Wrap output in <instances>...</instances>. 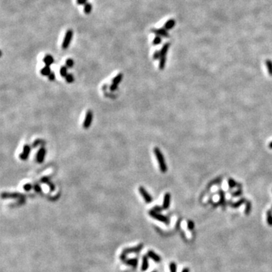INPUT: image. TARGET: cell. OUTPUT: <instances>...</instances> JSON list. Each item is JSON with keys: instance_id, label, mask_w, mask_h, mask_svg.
I'll use <instances>...</instances> for the list:
<instances>
[{"instance_id": "obj_1", "label": "cell", "mask_w": 272, "mask_h": 272, "mask_svg": "<svg viewBox=\"0 0 272 272\" xmlns=\"http://www.w3.org/2000/svg\"><path fill=\"white\" fill-rule=\"evenodd\" d=\"M154 153L158 161V164H159V168H160V172L163 173H166L167 170H168V168H167V166H166L163 154H162V152L160 150V148H157V147L154 148Z\"/></svg>"}, {"instance_id": "obj_2", "label": "cell", "mask_w": 272, "mask_h": 272, "mask_svg": "<svg viewBox=\"0 0 272 272\" xmlns=\"http://www.w3.org/2000/svg\"><path fill=\"white\" fill-rule=\"evenodd\" d=\"M171 44L170 42H166L163 45L161 50H160V63H159V68L160 70L163 71L164 70L165 66H166V54L168 52V50L170 47Z\"/></svg>"}, {"instance_id": "obj_3", "label": "cell", "mask_w": 272, "mask_h": 272, "mask_svg": "<svg viewBox=\"0 0 272 272\" xmlns=\"http://www.w3.org/2000/svg\"><path fill=\"white\" fill-rule=\"evenodd\" d=\"M144 245L142 243L141 244H138V245L135 246H133V247H129V248H126L123 250L122 252V254L120 255V260L123 262H125V261L127 259V255L128 254L130 253H139L141 251L142 248H143Z\"/></svg>"}, {"instance_id": "obj_4", "label": "cell", "mask_w": 272, "mask_h": 272, "mask_svg": "<svg viewBox=\"0 0 272 272\" xmlns=\"http://www.w3.org/2000/svg\"><path fill=\"white\" fill-rule=\"evenodd\" d=\"M149 215L150 217H152L154 219H156V220L159 221V222H161L164 223L166 224H169L170 222V220H169V218L167 216L160 214V212H155L154 210H150Z\"/></svg>"}, {"instance_id": "obj_5", "label": "cell", "mask_w": 272, "mask_h": 272, "mask_svg": "<svg viewBox=\"0 0 272 272\" xmlns=\"http://www.w3.org/2000/svg\"><path fill=\"white\" fill-rule=\"evenodd\" d=\"M73 32L72 30L69 29L68 30H66V33H65L64 38V40H63L62 45H61V47L64 50H66V48H68L69 46H70V44H71V42L72 40V38H73Z\"/></svg>"}, {"instance_id": "obj_6", "label": "cell", "mask_w": 272, "mask_h": 272, "mask_svg": "<svg viewBox=\"0 0 272 272\" xmlns=\"http://www.w3.org/2000/svg\"><path fill=\"white\" fill-rule=\"evenodd\" d=\"M92 120H93V113L91 110H88L85 114V119L83 121V127L85 129H88L91 126V123H92Z\"/></svg>"}, {"instance_id": "obj_7", "label": "cell", "mask_w": 272, "mask_h": 272, "mask_svg": "<svg viewBox=\"0 0 272 272\" xmlns=\"http://www.w3.org/2000/svg\"><path fill=\"white\" fill-rule=\"evenodd\" d=\"M138 191H139L140 194H141V197H143L144 200L145 201V203H150L153 201V197H152V196L148 193V191H147L144 187H142V186L139 187V188H138Z\"/></svg>"}, {"instance_id": "obj_8", "label": "cell", "mask_w": 272, "mask_h": 272, "mask_svg": "<svg viewBox=\"0 0 272 272\" xmlns=\"http://www.w3.org/2000/svg\"><path fill=\"white\" fill-rule=\"evenodd\" d=\"M46 154V149L44 147H41L37 151L36 156V160L38 163H42L44 162L45 157Z\"/></svg>"}, {"instance_id": "obj_9", "label": "cell", "mask_w": 272, "mask_h": 272, "mask_svg": "<svg viewBox=\"0 0 272 272\" xmlns=\"http://www.w3.org/2000/svg\"><path fill=\"white\" fill-rule=\"evenodd\" d=\"M30 151H31V147L29 145V144H24L23 148V151L20 154V158H21V160H27L28 159L30 156Z\"/></svg>"}, {"instance_id": "obj_10", "label": "cell", "mask_w": 272, "mask_h": 272, "mask_svg": "<svg viewBox=\"0 0 272 272\" xmlns=\"http://www.w3.org/2000/svg\"><path fill=\"white\" fill-rule=\"evenodd\" d=\"M150 31L152 33H154V34H156V36H162V37L164 38H169L170 36L169 34V33L167 32L166 29H165L164 27H163V28H159V29H151L150 30Z\"/></svg>"}, {"instance_id": "obj_11", "label": "cell", "mask_w": 272, "mask_h": 272, "mask_svg": "<svg viewBox=\"0 0 272 272\" xmlns=\"http://www.w3.org/2000/svg\"><path fill=\"white\" fill-rule=\"evenodd\" d=\"M171 203V194L169 193H165L164 197H163V209L164 210H168L169 206H170Z\"/></svg>"}, {"instance_id": "obj_12", "label": "cell", "mask_w": 272, "mask_h": 272, "mask_svg": "<svg viewBox=\"0 0 272 272\" xmlns=\"http://www.w3.org/2000/svg\"><path fill=\"white\" fill-rule=\"evenodd\" d=\"M41 182L48 185V187H49L50 191H51V192H53V191H54V190H55V186H54V184L52 182L51 179H50V178H48V177L45 176V177H43V178H42Z\"/></svg>"}, {"instance_id": "obj_13", "label": "cell", "mask_w": 272, "mask_h": 272, "mask_svg": "<svg viewBox=\"0 0 272 272\" xmlns=\"http://www.w3.org/2000/svg\"><path fill=\"white\" fill-rule=\"evenodd\" d=\"M22 198L24 197V195H22L20 193H2V199H6V198Z\"/></svg>"}, {"instance_id": "obj_14", "label": "cell", "mask_w": 272, "mask_h": 272, "mask_svg": "<svg viewBox=\"0 0 272 272\" xmlns=\"http://www.w3.org/2000/svg\"><path fill=\"white\" fill-rule=\"evenodd\" d=\"M148 256L151 259L154 260V262H156V263H160L161 262V257L153 250H149L148 252Z\"/></svg>"}, {"instance_id": "obj_15", "label": "cell", "mask_w": 272, "mask_h": 272, "mask_svg": "<svg viewBox=\"0 0 272 272\" xmlns=\"http://www.w3.org/2000/svg\"><path fill=\"white\" fill-rule=\"evenodd\" d=\"M218 194L220 197V200H219V204L222 206L223 210H225L226 208V199H225V193L222 190L218 191Z\"/></svg>"}, {"instance_id": "obj_16", "label": "cell", "mask_w": 272, "mask_h": 272, "mask_svg": "<svg viewBox=\"0 0 272 272\" xmlns=\"http://www.w3.org/2000/svg\"><path fill=\"white\" fill-rule=\"evenodd\" d=\"M246 202V198L243 197L240 198L238 201L235 202V203L229 202V205H230V206H231V208H233V209H237V208H239L240 206H242L243 203H245Z\"/></svg>"}, {"instance_id": "obj_17", "label": "cell", "mask_w": 272, "mask_h": 272, "mask_svg": "<svg viewBox=\"0 0 272 272\" xmlns=\"http://www.w3.org/2000/svg\"><path fill=\"white\" fill-rule=\"evenodd\" d=\"M149 268V262H148V256H144L142 258V264H141V271H146Z\"/></svg>"}, {"instance_id": "obj_18", "label": "cell", "mask_w": 272, "mask_h": 272, "mask_svg": "<svg viewBox=\"0 0 272 272\" xmlns=\"http://www.w3.org/2000/svg\"><path fill=\"white\" fill-rule=\"evenodd\" d=\"M125 264L130 265L133 268H136L138 264V261L137 258H132V259H127L124 262Z\"/></svg>"}, {"instance_id": "obj_19", "label": "cell", "mask_w": 272, "mask_h": 272, "mask_svg": "<svg viewBox=\"0 0 272 272\" xmlns=\"http://www.w3.org/2000/svg\"><path fill=\"white\" fill-rule=\"evenodd\" d=\"M43 62L46 64V66H50V65H52L54 63V58L52 55H50V54H47V55L44 57Z\"/></svg>"}, {"instance_id": "obj_20", "label": "cell", "mask_w": 272, "mask_h": 272, "mask_svg": "<svg viewBox=\"0 0 272 272\" xmlns=\"http://www.w3.org/2000/svg\"><path fill=\"white\" fill-rule=\"evenodd\" d=\"M175 21L174 19H169L164 24V28L166 30H169L173 29L175 27Z\"/></svg>"}, {"instance_id": "obj_21", "label": "cell", "mask_w": 272, "mask_h": 272, "mask_svg": "<svg viewBox=\"0 0 272 272\" xmlns=\"http://www.w3.org/2000/svg\"><path fill=\"white\" fill-rule=\"evenodd\" d=\"M123 73H119V74L116 75V77H115L114 78L112 79V83H114V84H116V85H118L119 83H120V82L123 80Z\"/></svg>"}, {"instance_id": "obj_22", "label": "cell", "mask_w": 272, "mask_h": 272, "mask_svg": "<svg viewBox=\"0 0 272 272\" xmlns=\"http://www.w3.org/2000/svg\"><path fill=\"white\" fill-rule=\"evenodd\" d=\"M40 73L42 76H46V77H48V75L50 73H52V71H51V68H50L49 66H45L42 69H41V71H40Z\"/></svg>"}, {"instance_id": "obj_23", "label": "cell", "mask_w": 272, "mask_h": 272, "mask_svg": "<svg viewBox=\"0 0 272 272\" xmlns=\"http://www.w3.org/2000/svg\"><path fill=\"white\" fill-rule=\"evenodd\" d=\"M91 10H92V5L91 3H85L84 5V8H83V11H84V13L86 14V15H89L90 13H91Z\"/></svg>"}, {"instance_id": "obj_24", "label": "cell", "mask_w": 272, "mask_h": 272, "mask_svg": "<svg viewBox=\"0 0 272 272\" xmlns=\"http://www.w3.org/2000/svg\"><path fill=\"white\" fill-rule=\"evenodd\" d=\"M266 218H267V223H268V225L272 227V210H269L267 211Z\"/></svg>"}, {"instance_id": "obj_25", "label": "cell", "mask_w": 272, "mask_h": 272, "mask_svg": "<svg viewBox=\"0 0 272 272\" xmlns=\"http://www.w3.org/2000/svg\"><path fill=\"white\" fill-rule=\"evenodd\" d=\"M265 64L268 69V73L270 76H272V60L270 59H267L265 60Z\"/></svg>"}, {"instance_id": "obj_26", "label": "cell", "mask_w": 272, "mask_h": 272, "mask_svg": "<svg viewBox=\"0 0 272 272\" xmlns=\"http://www.w3.org/2000/svg\"><path fill=\"white\" fill-rule=\"evenodd\" d=\"M228 184L229 188H231V189H232L234 187H237V186L239 185V184H237V181L234 180L233 179H231V178L228 179Z\"/></svg>"}, {"instance_id": "obj_27", "label": "cell", "mask_w": 272, "mask_h": 272, "mask_svg": "<svg viewBox=\"0 0 272 272\" xmlns=\"http://www.w3.org/2000/svg\"><path fill=\"white\" fill-rule=\"evenodd\" d=\"M252 210V203L251 202L248 200V201L246 202V207H245V214L246 216L250 214V212H251Z\"/></svg>"}, {"instance_id": "obj_28", "label": "cell", "mask_w": 272, "mask_h": 272, "mask_svg": "<svg viewBox=\"0 0 272 272\" xmlns=\"http://www.w3.org/2000/svg\"><path fill=\"white\" fill-rule=\"evenodd\" d=\"M59 73L62 77H66V75L68 74L67 73V67L66 66H62L60 68V71H59Z\"/></svg>"}, {"instance_id": "obj_29", "label": "cell", "mask_w": 272, "mask_h": 272, "mask_svg": "<svg viewBox=\"0 0 272 272\" xmlns=\"http://www.w3.org/2000/svg\"><path fill=\"white\" fill-rule=\"evenodd\" d=\"M221 181H222V177H218V178H217V179H214V180H212V181H210V182L209 183V185H208V187H211V186H212V185H214L220 184Z\"/></svg>"}, {"instance_id": "obj_30", "label": "cell", "mask_w": 272, "mask_h": 272, "mask_svg": "<svg viewBox=\"0 0 272 272\" xmlns=\"http://www.w3.org/2000/svg\"><path fill=\"white\" fill-rule=\"evenodd\" d=\"M73 65H74V61H73V59H71V58L66 59V61H65V66H66L67 68H72Z\"/></svg>"}, {"instance_id": "obj_31", "label": "cell", "mask_w": 272, "mask_h": 272, "mask_svg": "<svg viewBox=\"0 0 272 272\" xmlns=\"http://www.w3.org/2000/svg\"><path fill=\"white\" fill-rule=\"evenodd\" d=\"M161 42H162V38H161V36H156L154 40H153V45L154 46H158Z\"/></svg>"}, {"instance_id": "obj_32", "label": "cell", "mask_w": 272, "mask_h": 272, "mask_svg": "<svg viewBox=\"0 0 272 272\" xmlns=\"http://www.w3.org/2000/svg\"><path fill=\"white\" fill-rule=\"evenodd\" d=\"M45 144V141H42V139H40V138H39V139H36L35 141H34V142H33V148H36V147H38V146H40V145L42 146V144Z\"/></svg>"}, {"instance_id": "obj_33", "label": "cell", "mask_w": 272, "mask_h": 272, "mask_svg": "<svg viewBox=\"0 0 272 272\" xmlns=\"http://www.w3.org/2000/svg\"><path fill=\"white\" fill-rule=\"evenodd\" d=\"M65 80H66V83H72L74 82V77H73V74H71V73H68V74L66 75V77H65Z\"/></svg>"}, {"instance_id": "obj_34", "label": "cell", "mask_w": 272, "mask_h": 272, "mask_svg": "<svg viewBox=\"0 0 272 272\" xmlns=\"http://www.w3.org/2000/svg\"><path fill=\"white\" fill-rule=\"evenodd\" d=\"M242 194H243V190L241 189V188H239L237 191L233 192V193H231V196H232L233 197H240V196H241Z\"/></svg>"}, {"instance_id": "obj_35", "label": "cell", "mask_w": 272, "mask_h": 272, "mask_svg": "<svg viewBox=\"0 0 272 272\" xmlns=\"http://www.w3.org/2000/svg\"><path fill=\"white\" fill-rule=\"evenodd\" d=\"M23 188L25 191H27V192H29L30 190H32L33 188V186L31 185V184H30V183H27V184H25L23 186Z\"/></svg>"}, {"instance_id": "obj_36", "label": "cell", "mask_w": 272, "mask_h": 272, "mask_svg": "<svg viewBox=\"0 0 272 272\" xmlns=\"http://www.w3.org/2000/svg\"><path fill=\"white\" fill-rule=\"evenodd\" d=\"M169 270L170 272H177V265L175 262H171L169 264Z\"/></svg>"}, {"instance_id": "obj_37", "label": "cell", "mask_w": 272, "mask_h": 272, "mask_svg": "<svg viewBox=\"0 0 272 272\" xmlns=\"http://www.w3.org/2000/svg\"><path fill=\"white\" fill-rule=\"evenodd\" d=\"M194 223L193 222H192L191 220H188L187 221V228L189 229L190 231H193V229H194Z\"/></svg>"}, {"instance_id": "obj_38", "label": "cell", "mask_w": 272, "mask_h": 272, "mask_svg": "<svg viewBox=\"0 0 272 272\" xmlns=\"http://www.w3.org/2000/svg\"><path fill=\"white\" fill-rule=\"evenodd\" d=\"M160 51H155V52L154 53V55H153V59L154 60H157V59H160Z\"/></svg>"}, {"instance_id": "obj_39", "label": "cell", "mask_w": 272, "mask_h": 272, "mask_svg": "<svg viewBox=\"0 0 272 272\" xmlns=\"http://www.w3.org/2000/svg\"><path fill=\"white\" fill-rule=\"evenodd\" d=\"M33 189H34V191H35L36 193H40L42 191V188L39 184H35V185H33Z\"/></svg>"}, {"instance_id": "obj_40", "label": "cell", "mask_w": 272, "mask_h": 272, "mask_svg": "<svg viewBox=\"0 0 272 272\" xmlns=\"http://www.w3.org/2000/svg\"><path fill=\"white\" fill-rule=\"evenodd\" d=\"M163 210V207H161V206H155L154 208H153V210H154V211H155V212H162Z\"/></svg>"}, {"instance_id": "obj_41", "label": "cell", "mask_w": 272, "mask_h": 272, "mask_svg": "<svg viewBox=\"0 0 272 272\" xmlns=\"http://www.w3.org/2000/svg\"><path fill=\"white\" fill-rule=\"evenodd\" d=\"M117 89H118V85H116V84H114V83H112V84L110 85V91H116V90Z\"/></svg>"}, {"instance_id": "obj_42", "label": "cell", "mask_w": 272, "mask_h": 272, "mask_svg": "<svg viewBox=\"0 0 272 272\" xmlns=\"http://www.w3.org/2000/svg\"><path fill=\"white\" fill-rule=\"evenodd\" d=\"M48 79H49L50 81H54V79H55V74H54V73L52 72V73L48 75Z\"/></svg>"}, {"instance_id": "obj_43", "label": "cell", "mask_w": 272, "mask_h": 272, "mask_svg": "<svg viewBox=\"0 0 272 272\" xmlns=\"http://www.w3.org/2000/svg\"><path fill=\"white\" fill-rule=\"evenodd\" d=\"M77 3L78 5H84L87 3V0H77Z\"/></svg>"}, {"instance_id": "obj_44", "label": "cell", "mask_w": 272, "mask_h": 272, "mask_svg": "<svg viewBox=\"0 0 272 272\" xmlns=\"http://www.w3.org/2000/svg\"><path fill=\"white\" fill-rule=\"evenodd\" d=\"M181 272H190V269L188 268H185L181 271Z\"/></svg>"}, {"instance_id": "obj_45", "label": "cell", "mask_w": 272, "mask_h": 272, "mask_svg": "<svg viewBox=\"0 0 272 272\" xmlns=\"http://www.w3.org/2000/svg\"><path fill=\"white\" fill-rule=\"evenodd\" d=\"M268 147H269V148H270V149H272V141H271L270 143H269V144H268Z\"/></svg>"}, {"instance_id": "obj_46", "label": "cell", "mask_w": 272, "mask_h": 272, "mask_svg": "<svg viewBox=\"0 0 272 272\" xmlns=\"http://www.w3.org/2000/svg\"><path fill=\"white\" fill-rule=\"evenodd\" d=\"M152 272H157V271H152Z\"/></svg>"}, {"instance_id": "obj_47", "label": "cell", "mask_w": 272, "mask_h": 272, "mask_svg": "<svg viewBox=\"0 0 272 272\" xmlns=\"http://www.w3.org/2000/svg\"><path fill=\"white\" fill-rule=\"evenodd\" d=\"M271 210H272V206H271Z\"/></svg>"}]
</instances>
